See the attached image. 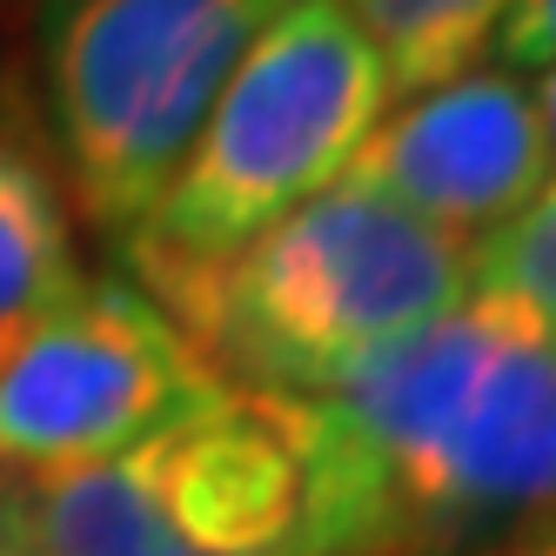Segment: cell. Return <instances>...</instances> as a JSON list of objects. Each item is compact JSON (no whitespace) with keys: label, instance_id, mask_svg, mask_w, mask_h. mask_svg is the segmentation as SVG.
<instances>
[{"label":"cell","instance_id":"52a82bcc","mask_svg":"<svg viewBox=\"0 0 556 556\" xmlns=\"http://www.w3.org/2000/svg\"><path fill=\"white\" fill-rule=\"evenodd\" d=\"M549 128L536 81L503 67H463L409 101H389L349 181L389 208L476 249L549 188Z\"/></svg>","mask_w":556,"mask_h":556},{"label":"cell","instance_id":"7a4b0ae2","mask_svg":"<svg viewBox=\"0 0 556 556\" xmlns=\"http://www.w3.org/2000/svg\"><path fill=\"white\" fill-rule=\"evenodd\" d=\"M242 395H336L469 302V249L382 194L336 181L249 249L202 268H128Z\"/></svg>","mask_w":556,"mask_h":556},{"label":"cell","instance_id":"4fadbf2b","mask_svg":"<svg viewBox=\"0 0 556 556\" xmlns=\"http://www.w3.org/2000/svg\"><path fill=\"white\" fill-rule=\"evenodd\" d=\"M0 556H34V543L21 530V516L8 509V496H0Z\"/></svg>","mask_w":556,"mask_h":556},{"label":"cell","instance_id":"9c48e42d","mask_svg":"<svg viewBox=\"0 0 556 556\" xmlns=\"http://www.w3.org/2000/svg\"><path fill=\"white\" fill-rule=\"evenodd\" d=\"M336 8L369 34L395 101H409L450 81V74L490 61V41L516 0H336Z\"/></svg>","mask_w":556,"mask_h":556},{"label":"cell","instance_id":"8992f818","mask_svg":"<svg viewBox=\"0 0 556 556\" xmlns=\"http://www.w3.org/2000/svg\"><path fill=\"white\" fill-rule=\"evenodd\" d=\"M228 382L128 275H88L0 363V490L61 483L215 409Z\"/></svg>","mask_w":556,"mask_h":556},{"label":"cell","instance_id":"277c9868","mask_svg":"<svg viewBox=\"0 0 556 556\" xmlns=\"http://www.w3.org/2000/svg\"><path fill=\"white\" fill-rule=\"evenodd\" d=\"M282 8L295 0H41V108L74 228L122 249L148 222Z\"/></svg>","mask_w":556,"mask_h":556},{"label":"cell","instance_id":"ba28073f","mask_svg":"<svg viewBox=\"0 0 556 556\" xmlns=\"http://www.w3.org/2000/svg\"><path fill=\"white\" fill-rule=\"evenodd\" d=\"M81 289L88 262L54 168L0 135V363Z\"/></svg>","mask_w":556,"mask_h":556},{"label":"cell","instance_id":"5bb4252c","mask_svg":"<svg viewBox=\"0 0 556 556\" xmlns=\"http://www.w3.org/2000/svg\"><path fill=\"white\" fill-rule=\"evenodd\" d=\"M536 101H543V128H549V162H556V67L536 81ZM556 181V175H549Z\"/></svg>","mask_w":556,"mask_h":556},{"label":"cell","instance_id":"7c38bea8","mask_svg":"<svg viewBox=\"0 0 556 556\" xmlns=\"http://www.w3.org/2000/svg\"><path fill=\"white\" fill-rule=\"evenodd\" d=\"M483 556H556V516H543V523H530V530H516L509 543H496Z\"/></svg>","mask_w":556,"mask_h":556},{"label":"cell","instance_id":"5b68a950","mask_svg":"<svg viewBox=\"0 0 556 556\" xmlns=\"http://www.w3.org/2000/svg\"><path fill=\"white\" fill-rule=\"evenodd\" d=\"M0 496L34 556H355L282 395L228 389L122 463Z\"/></svg>","mask_w":556,"mask_h":556},{"label":"cell","instance_id":"6da1fadb","mask_svg":"<svg viewBox=\"0 0 556 556\" xmlns=\"http://www.w3.org/2000/svg\"><path fill=\"white\" fill-rule=\"evenodd\" d=\"M355 556L496 549L556 516V342L483 295L295 403Z\"/></svg>","mask_w":556,"mask_h":556},{"label":"cell","instance_id":"3957f363","mask_svg":"<svg viewBox=\"0 0 556 556\" xmlns=\"http://www.w3.org/2000/svg\"><path fill=\"white\" fill-rule=\"evenodd\" d=\"M395 88L336 0H295L228 74L188 162L148 222L122 242V268H202L249 249L262 228L349 181Z\"/></svg>","mask_w":556,"mask_h":556},{"label":"cell","instance_id":"30bf717a","mask_svg":"<svg viewBox=\"0 0 556 556\" xmlns=\"http://www.w3.org/2000/svg\"><path fill=\"white\" fill-rule=\"evenodd\" d=\"M469 295H483L556 342V181L536 202L469 249Z\"/></svg>","mask_w":556,"mask_h":556},{"label":"cell","instance_id":"8fae6325","mask_svg":"<svg viewBox=\"0 0 556 556\" xmlns=\"http://www.w3.org/2000/svg\"><path fill=\"white\" fill-rule=\"evenodd\" d=\"M490 61L503 74H523V81H543L556 67V0H516L503 14L496 41H490Z\"/></svg>","mask_w":556,"mask_h":556}]
</instances>
